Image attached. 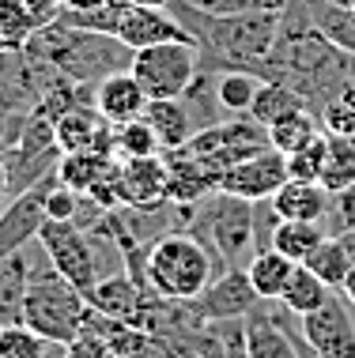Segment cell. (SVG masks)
Listing matches in <instances>:
<instances>
[{"label":"cell","mask_w":355,"mask_h":358,"mask_svg":"<svg viewBox=\"0 0 355 358\" xmlns=\"http://www.w3.org/2000/svg\"><path fill=\"white\" fill-rule=\"evenodd\" d=\"M23 50L34 53L38 61H46L50 69H57L72 83H99L113 72L129 69V61H132V50L121 38L61 23V19L38 27Z\"/></svg>","instance_id":"1"},{"label":"cell","mask_w":355,"mask_h":358,"mask_svg":"<svg viewBox=\"0 0 355 358\" xmlns=\"http://www.w3.org/2000/svg\"><path fill=\"white\" fill-rule=\"evenodd\" d=\"M88 306L113 321H132L144 309V287L129 272H110L88 290Z\"/></svg>","instance_id":"18"},{"label":"cell","mask_w":355,"mask_h":358,"mask_svg":"<svg viewBox=\"0 0 355 358\" xmlns=\"http://www.w3.org/2000/svg\"><path fill=\"white\" fill-rule=\"evenodd\" d=\"M113 162L110 151H61V159H57V181L61 185H69L72 192H88L95 181L106 173V166Z\"/></svg>","instance_id":"23"},{"label":"cell","mask_w":355,"mask_h":358,"mask_svg":"<svg viewBox=\"0 0 355 358\" xmlns=\"http://www.w3.org/2000/svg\"><path fill=\"white\" fill-rule=\"evenodd\" d=\"M337 4H348V8H355V0H337Z\"/></svg>","instance_id":"51"},{"label":"cell","mask_w":355,"mask_h":358,"mask_svg":"<svg viewBox=\"0 0 355 358\" xmlns=\"http://www.w3.org/2000/svg\"><path fill=\"white\" fill-rule=\"evenodd\" d=\"M118 38L129 50H144V45H159V42H193L189 31L181 27V19L170 8H155V4H125Z\"/></svg>","instance_id":"13"},{"label":"cell","mask_w":355,"mask_h":358,"mask_svg":"<svg viewBox=\"0 0 355 358\" xmlns=\"http://www.w3.org/2000/svg\"><path fill=\"white\" fill-rule=\"evenodd\" d=\"M299 324L314 358H355V321L348 317V306L337 294L321 309L299 317Z\"/></svg>","instance_id":"10"},{"label":"cell","mask_w":355,"mask_h":358,"mask_svg":"<svg viewBox=\"0 0 355 358\" xmlns=\"http://www.w3.org/2000/svg\"><path fill=\"white\" fill-rule=\"evenodd\" d=\"M167 181H170L167 155L121 159V204H129V208L167 204Z\"/></svg>","instance_id":"16"},{"label":"cell","mask_w":355,"mask_h":358,"mask_svg":"<svg viewBox=\"0 0 355 358\" xmlns=\"http://www.w3.org/2000/svg\"><path fill=\"white\" fill-rule=\"evenodd\" d=\"M280 222H284V215L276 211L272 196L253 200V245H257V253H261V249H272V238H276V230H280Z\"/></svg>","instance_id":"40"},{"label":"cell","mask_w":355,"mask_h":358,"mask_svg":"<svg viewBox=\"0 0 355 358\" xmlns=\"http://www.w3.org/2000/svg\"><path fill=\"white\" fill-rule=\"evenodd\" d=\"M340 245H344V253H348L351 257V264H355V230H340Z\"/></svg>","instance_id":"47"},{"label":"cell","mask_w":355,"mask_h":358,"mask_svg":"<svg viewBox=\"0 0 355 358\" xmlns=\"http://www.w3.org/2000/svg\"><path fill=\"white\" fill-rule=\"evenodd\" d=\"M181 102H186L189 110V121H193V129H212V124L227 121L223 106H219V94H216V72L212 69H200L193 76V83L181 91Z\"/></svg>","instance_id":"25"},{"label":"cell","mask_w":355,"mask_h":358,"mask_svg":"<svg viewBox=\"0 0 355 358\" xmlns=\"http://www.w3.org/2000/svg\"><path fill=\"white\" fill-rule=\"evenodd\" d=\"M302 264L310 268V272L318 275L325 287H333V290H340V287H344V279H348V272L355 268V264H351V257L344 253V245H340V238H337V234L325 238L321 245L302 260Z\"/></svg>","instance_id":"32"},{"label":"cell","mask_w":355,"mask_h":358,"mask_svg":"<svg viewBox=\"0 0 355 358\" xmlns=\"http://www.w3.org/2000/svg\"><path fill=\"white\" fill-rule=\"evenodd\" d=\"M272 204L284 219H306V222H321L325 211L333 204V192L321 181H302V178H287L280 189L272 192Z\"/></svg>","instance_id":"19"},{"label":"cell","mask_w":355,"mask_h":358,"mask_svg":"<svg viewBox=\"0 0 355 358\" xmlns=\"http://www.w3.org/2000/svg\"><path fill=\"white\" fill-rule=\"evenodd\" d=\"M61 151H110L113 155V124L91 102H76L69 113L53 121Z\"/></svg>","instance_id":"15"},{"label":"cell","mask_w":355,"mask_h":358,"mask_svg":"<svg viewBox=\"0 0 355 358\" xmlns=\"http://www.w3.org/2000/svg\"><path fill=\"white\" fill-rule=\"evenodd\" d=\"M287 178H291L287 173V155H280L276 148H265L242 162H235V166H227L223 178H219V189L235 192L242 200H268Z\"/></svg>","instance_id":"11"},{"label":"cell","mask_w":355,"mask_h":358,"mask_svg":"<svg viewBox=\"0 0 355 358\" xmlns=\"http://www.w3.org/2000/svg\"><path fill=\"white\" fill-rule=\"evenodd\" d=\"M325 170H321V185L329 192H340L355 181V140L351 136H337V132H325Z\"/></svg>","instance_id":"31"},{"label":"cell","mask_w":355,"mask_h":358,"mask_svg":"<svg viewBox=\"0 0 355 358\" xmlns=\"http://www.w3.org/2000/svg\"><path fill=\"white\" fill-rule=\"evenodd\" d=\"M261 306L246 317L249 358H314L310 343L302 340V324H299V332H291L284 324V317H272V309H261Z\"/></svg>","instance_id":"12"},{"label":"cell","mask_w":355,"mask_h":358,"mask_svg":"<svg viewBox=\"0 0 355 358\" xmlns=\"http://www.w3.org/2000/svg\"><path fill=\"white\" fill-rule=\"evenodd\" d=\"M50 340H42L27 324H4L0 328V358H46Z\"/></svg>","instance_id":"36"},{"label":"cell","mask_w":355,"mask_h":358,"mask_svg":"<svg viewBox=\"0 0 355 358\" xmlns=\"http://www.w3.org/2000/svg\"><path fill=\"white\" fill-rule=\"evenodd\" d=\"M27 283H31V264H27V257L12 253V257L0 260V328L19 324Z\"/></svg>","instance_id":"27"},{"label":"cell","mask_w":355,"mask_h":358,"mask_svg":"<svg viewBox=\"0 0 355 358\" xmlns=\"http://www.w3.org/2000/svg\"><path fill=\"white\" fill-rule=\"evenodd\" d=\"M329 298H333V287H325L306 264H295L291 283H287V290L280 294V306L291 317H306V313H314V309H321Z\"/></svg>","instance_id":"26"},{"label":"cell","mask_w":355,"mask_h":358,"mask_svg":"<svg viewBox=\"0 0 355 358\" xmlns=\"http://www.w3.org/2000/svg\"><path fill=\"white\" fill-rule=\"evenodd\" d=\"M302 4H306L310 23L318 27L337 50L355 53V8L337 4V0H302Z\"/></svg>","instance_id":"22"},{"label":"cell","mask_w":355,"mask_h":358,"mask_svg":"<svg viewBox=\"0 0 355 358\" xmlns=\"http://www.w3.org/2000/svg\"><path fill=\"white\" fill-rule=\"evenodd\" d=\"M299 106H306L299 91H291V87L280 83V80H261V87H257V94H253V106H249L246 117H253L257 124H268V121L284 117V113L299 110Z\"/></svg>","instance_id":"30"},{"label":"cell","mask_w":355,"mask_h":358,"mask_svg":"<svg viewBox=\"0 0 355 358\" xmlns=\"http://www.w3.org/2000/svg\"><path fill=\"white\" fill-rule=\"evenodd\" d=\"M265 129H268V143H272L280 155L299 151L302 143H310L314 136H321V132H325L321 121H318V113L306 110V106H299V110H291V113H284V117H276V121H268Z\"/></svg>","instance_id":"24"},{"label":"cell","mask_w":355,"mask_h":358,"mask_svg":"<svg viewBox=\"0 0 355 358\" xmlns=\"http://www.w3.org/2000/svg\"><path fill=\"white\" fill-rule=\"evenodd\" d=\"M118 4H129V8H132V4H155V8H167L170 0H118Z\"/></svg>","instance_id":"49"},{"label":"cell","mask_w":355,"mask_h":358,"mask_svg":"<svg viewBox=\"0 0 355 358\" xmlns=\"http://www.w3.org/2000/svg\"><path fill=\"white\" fill-rule=\"evenodd\" d=\"M0 53H4V50H0Z\"/></svg>","instance_id":"53"},{"label":"cell","mask_w":355,"mask_h":358,"mask_svg":"<svg viewBox=\"0 0 355 358\" xmlns=\"http://www.w3.org/2000/svg\"><path fill=\"white\" fill-rule=\"evenodd\" d=\"M325 151H329V143H325V132H321V136H314L310 143H302L299 151L287 155V173H291V178H302V181H321Z\"/></svg>","instance_id":"37"},{"label":"cell","mask_w":355,"mask_h":358,"mask_svg":"<svg viewBox=\"0 0 355 358\" xmlns=\"http://www.w3.org/2000/svg\"><path fill=\"white\" fill-rule=\"evenodd\" d=\"M80 204H83L80 192H72L69 185L53 181L50 192H46V219H76L80 215Z\"/></svg>","instance_id":"41"},{"label":"cell","mask_w":355,"mask_h":358,"mask_svg":"<svg viewBox=\"0 0 355 358\" xmlns=\"http://www.w3.org/2000/svg\"><path fill=\"white\" fill-rule=\"evenodd\" d=\"M34 31L38 23L23 0H0V50H23Z\"/></svg>","instance_id":"34"},{"label":"cell","mask_w":355,"mask_h":358,"mask_svg":"<svg viewBox=\"0 0 355 358\" xmlns=\"http://www.w3.org/2000/svg\"><path fill=\"white\" fill-rule=\"evenodd\" d=\"M265 148H272L268 143V129L257 124L253 117H227V121L212 124V129L193 132V140L186 143V151H193L197 159L212 162L216 170L235 166V162H242Z\"/></svg>","instance_id":"7"},{"label":"cell","mask_w":355,"mask_h":358,"mask_svg":"<svg viewBox=\"0 0 355 358\" xmlns=\"http://www.w3.org/2000/svg\"><path fill=\"white\" fill-rule=\"evenodd\" d=\"M318 121L325 132H337V136H351L355 132V83H344L337 94L318 110Z\"/></svg>","instance_id":"35"},{"label":"cell","mask_w":355,"mask_h":358,"mask_svg":"<svg viewBox=\"0 0 355 358\" xmlns=\"http://www.w3.org/2000/svg\"><path fill=\"white\" fill-rule=\"evenodd\" d=\"M38 245H42L53 272L61 279H69L80 294H88L102 279L99 257H95L99 245H95V238L76 219H46L42 230H38Z\"/></svg>","instance_id":"5"},{"label":"cell","mask_w":355,"mask_h":358,"mask_svg":"<svg viewBox=\"0 0 355 358\" xmlns=\"http://www.w3.org/2000/svg\"><path fill=\"white\" fill-rule=\"evenodd\" d=\"M325 234H340V230H355V181L348 189L333 192V204L321 219Z\"/></svg>","instance_id":"38"},{"label":"cell","mask_w":355,"mask_h":358,"mask_svg":"<svg viewBox=\"0 0 355 358\" xmlns=\"http://www.w3.org/2000/svg\"><path fill=\"white\" fill-rule=\"evenodd\" d=\"M23 4L31 8V15H34V23H38V27L53 23L57 12H61V0H23Z\"/></svg>","instance_id":"43"},{"label":"cell","mask_w":355,"mask_h":358,"mask_svg":"<svg viewBox=\"0 0 355 358\" xmlns=\"http://www.w3.org/2000/svg\"><path fill=\"white\" fill-rule=\"evenodd\" d=\"M170 166V181H167V200L170 204H200L204 196H212L219 189L223 170H216L212 162L197 159L193 151L178 148V151H162Z\"/></svg>","instance_id":"14"},{"label":"cell","mask_w":355,"mask_h":358,"mask_svg":"<svg viewBox=\"0 0 355 358\" xmlns=\"http://www.w3.org/2000/svg\"><path fill=\"white\" fill-rule=\"evenodd\" d=\"M219 336H223V358H249L246 347V321H223L216 324Z\"/></svg>","instance_id":"42"},{"label":"cell","mask_w":355,"mask_h":358,"mask_svg":"<svg viewBox=\"0 0 355 358\" xmlns=\"http://www.w3.org/2000/svg\"><path fill=\"white\" fill-rule=\"evenodd\" d=\"M113 155H121V159H148V155H162V143L148 121L132 117V121L113 124Z\"/></svg>","instance_id":"33"},{"label":"cell","mask_w":355,"mask_h":358,"mask_svg":"<svg viewBox=\"0 0 355 358\" xmlns=\"http://www.w3.org/2000/svg\"><path fill=\"white\" fill-rule=\"evenodd\" d=\"M325 238H329V234H325V227H321V222L284 219V222H280V230H276V238H272V249H280L284 257H291L295 264H302V260L310 257V253L321 245Z\"/></svg>","instance_id":"29"},{"label":"cell","mask_w":355,"mask_h":358,"mask_svg":"<svg viewBox=\"0 0 355 358\" xmlns=\"http://www.w3.org/2000/svg\"><path fill=\"white\" fill-rule=\"evenodd\" d=\"M257 87H261V76H253L246 69L216 72V94H219V106H223L227 117H246L249 106H253Z\"/></svg>","instance_id":"28"},{"label":"cell","mask_w":355,"mask_h":358,"mask_svg":"<svg viewBox=\"0 0 355 358\" xmlns=\"http://www.w3.org/2000/svg\"><path fill=\"white\" fill-rule=\"evenodd\" d=\"M351 140H355V132H351Z\"/></svg>","instance_id":"52"},{"label":"cell","mask_w":355,"mask_h":358,"mask_svg":"<svg viewBox=\"0 0 355 358\" xmlns=\"http://www.w3.org/2000/svg\"><path fill=\"white\" fill-rule=\"evenodd\" d=\"M291 272H295V260L284 257L280 249H261L246 264V275L253 283V290L261 294V302H280V294L291 283Z\"/></svg>","instance_id":"21"},{"label":"cell","mask_w":355,"mask_h":358,"mask_svg":"<svg viewBox=\"0 0 355 358\" xmlns=\"http://www.w3.org/2000/svg\"><path fill=\"white\" fill-rule=\"evenodd\" d=\"M53 181H57V173L42 178L38 185L19 192V196H12L0 208V260L19 253L27 241H38V230L46 222V192H50Z\"/></svg>","instance_id":"9"},{"label":"cell","mask_w":355,"mask_h":358,"mask_svg":"<svg viewBox=\"0 0 355 358\" xmlns=\"http://www.w3.org/2000/svg\"><path fill=\"white\" fill-rule=\"evenodd\" d=\"M12 200V185H8V166H4V159H0V208Z\"/></svg>","instance_id":"45"},{"label":"cell","mask_w":355,"mask_h":358,"mask_svg":"<svg viewBox=\"0 0 355 358\" xmlns=\"http://www.w3.org/2000/svg\"><path fill=\"white\" fill-rule=\"evenodd\" d=\"M348 83H355V53H348Z\"/></svg>","instance_id":"50"},{"label":"cell","mask_w":355,"mask_h":358,"mask_svg":"<svg viewBox=\"0 0 355 358\" xmlns=\"http://www.w3.org/2000/svg\"><path fill=\"white\" fill-rule=\"evenodd\" d=\"M219 272L227 268L193 230H170L144 257V287L167 302H193Z\"/></svg>","instance_id":"2"},{"label":"cell","mask_w":355,"mask_h":358,"mask_svg":"<svg viewBox=\"0 0 355 358\" xmlns=\"http://www.w3.org/2000/svg\"><path fill=\"white\" fill-rule=\"evenodd\" d=\"M144 121L155 129V136L162 143V151H178L193 140V121H189V110L181 99H151L148 110H144Z\"/></svg>","instance_id":"20"},{"label":"cell","mask_w":355,"mask_h":358,"mask_svg":"<svg viewBox=\"0 0 355 358\" xmlns=\"http://www.w3.org/2000/svg\"><path fill=\"white\" fill-rule=\"evenodd\" d=\"M88 294H80L69 279L50 272H31V283L23 290L19 324H27L50 343H72L88 321Z\"/></svg>","instance_id":"4"},{"label":"cell","mask_w":355,"mask_h":358,"mask_svg":"<svg viewBox=\"0 0 355 358\" xmlns=\"http://www.w3.org/2000/svg\"><path fill=\"white\" fill-rule=\"evenodd\" d=\"M99 4H106V0H61V8H69V12H91Z\"/></svg>","instance_id":"44"},{"label":"cell","mask_w":355,"mask_h":358,"mask_svg":"<svg viewBox=\"0 0 355 358\" xmlns=\"http://www.w3.org/2000/svg\"><path fill=\"white\" fill-rule=\"evenodd\" d=\"M129 72L140 80L148 99H181V91L200 72V45L197 42L144 45V50H132Z\"/></svg>","instance_id":"6"},{"label":"cell","mask_w":355,"mask_h":358,"mask_svg":"<svg viewBox=\"0 0 355 358\" xmlns=\"http://www.w3.org/2000/svg\"><path fill=\"white\" fill-rule=\"evenodd\" d=\"M193 313L200 317L204 324H223V321H246L257 306H261V294L249 283L246 268H227L219 272L208 290L200 298H193Z\"/></svg>","instance_id":"8"},{"label":"cell","mask_w":355,"mask_h":358,"mask_svg":"<svg viewBox=\"0 0 355 358\" xmlns=\"http://www.w3.org/2000/svg\"><path fill=\"white\" fill-rule=\"evenodd\" d=\"M148 102H151L148 91H144L140 80L129 69H121V72H113V76H106V80L95 83V110H99L110 124L144 117Z\"/></svg>","instance_id":"17"},{"label":"cell","mask_w":355,"mask_h":358,"mask_svg":"<svg viewBox=\"0 0 355 358\" xmlns=\"http://www.w3.org/2000/svg\"><path fill=\"white\" fill-rule=\"evenodd\" d=\"M8 148V117H4V110H0V151Z\"/></svg>","instance_id":"48"},{"label":"cell","mask_w":355,"mask_h":358,"mask_svg":"<svg viewBox=\"0 0 355 358\" xmlns=\"http://www.w3.org/2000/svg\"><path fill=\"white\" fill-rule=\"evenodd\" d=\"M186 230H193L216 253V260L223 268H242L257 253V245H253V200H242L235 192L216 189L212 196L193 204V215H189Z\"/></svg>","instance_id":"3"},{"label":"cell","mask_w":355,"mask_h":358,"mask_svg":"<svg viewBox=\"0 0 355 358\" xmlns=\"http://www.w3.org/2000/svg\"><path fill=\"white\" fill-rule=\"evenodd\" d=\"M340 294H344V302H348V306L355 309V268H351V272H348V279H344Z\"/></svg>","instance_id":"46"},{"label":"cell","mask_w":355,"mask_h":358,"mask_svg":"<svg viewBox=\"0 0 355 358\" xmlns=\"http://www.w3.org/2000/svg\"><path fill=\"white\" fill-rule=\"evenodd\" d=\"M212 15H249V12H284L287 0H193Z\"/></svg>","instance_id":"39"}]
</instances>
